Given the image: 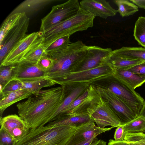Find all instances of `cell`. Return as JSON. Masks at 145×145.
Here are the masks:
<instances>
[{
  "label": "cell",
  "instance_id": "obj_15",
  "mask_svg": "<svg viewBox=\"0 0 145 145\" xmlns=\"http://www.w3.org/2000/svg\"><path fill=\"white\" fill-rule=\"evenodd\" d=\"M0 124L17 142L25 136L30 129L25 121L16 114L0 118Z\"/></svg>",
  "mask_w": 145,
  "mask_h": 145
},
{
  "label": "cell",
  "instance_id": "obj_11",
  "mask_svg": "<svg viewBox=\"0 0 145 145\" xmlns=\"http://www.w3.org/2000/svg\"><path fill=\"white\" fill-rule=\"evenodd\" d=\"M95 86L118 117L121 125H124L137 117L131 108L113 93L106 89Z\"/></svg>",
  "mask_w": 145,
  "mask_h": 145
},
{
  "label": "cell",
  "instance_id": "obj_25",
  "mask_svg": "<svg viewBox=\"0 0 145 145\" xmlns=\"http://www.w3.org/2000/svg\"><path fill=\"white\" fill-rule=\"evenodd\" d=\"M21 81L24 89L30 91L32 95L36 93L42 88L51 87L55 84L52 80L45 78L30 81Z\"/></svg>",
  "mask_w": 145,
  "mask_h": 145
},
{
  "label": "cell",
  "instance_id": "obj_30",
  "mask_svg": "<svg viewBox=\"0 0 145 145\" xmlns=\"http://www.w3.org/2000/svg\"><path fill=\"white\" fill-rule=\"evenodd\" d=\"M124 140L130 145H145V133L143 132L127 133Z\"/></svg>",
  "mask_w": 145,
  "mask_h": 145
},
{
  "label": "cell",
  "instance_id": "obj_24",
  "mask_svg": "<svg viewBox=\"0 0 145 145\" xmlns=\"http://www.w3.org/2000/svg\"><path fill=\"white\" fill-rule=\"evenodd\" d=\"M144 62L139 60L124 58L112 53L108 63L113 67L128 69Z\"/></svg>",
  "mask_w": 145,
  "mask_h": 145
},
{
  "label": "cell",
  "instance_id": "obj_20",
  "mask_svg": "<svg viewBox=\"0 0 145 145\" xmlns=\"http://www.w3.org/2000/svg\"><path fill=\"white\" fill-rule=\"evenodd\" d=\"M32 95L25 89L0 94V118L2 117L4 111L8 107L18 102L28 98Z\"/></svg>",
  "mask_w": 145,
  "mask_h": 145
},
{
  "label": "cell",
  "instance_id": "obj_38",
  "mask_svg": "<svg viewBox=\"0 0 145 145\" xmlns=\"http://www.w3.org/2000/svg\"><path fill=\"white\" fill-rule=\"evenodd\" d=\"M108 145H129V144L125 140L121 141H117L113 139H110L109 140Z\"/></svg>",
  "mask_w": 145,
  "mask_h": 145
},
{
  "label": "cell",
  "instance_id": "obj_6",
  "mask_svg": "<svg viewBox=\"0 0 145 145\" xmlns=\"http://www.w3.org/2000/svg\"><path fill=\"white\" fill-rule=\"evenodd\" d=\"M95 17L80 8L77 14L42 33L44 40L71 36L78 31L87 30L93 26Z\"/></svg>",
  "mask_w": 145,
  "mask_h": 145
},
{
  "label": "cell",
  "instance_id": "obj_8",
  "mask_svg": "<svg viewBox=\"0 0 145 145\" xmlns=\"http://www.w3.org/2000/svg\"><path fill=\"white\" fill-rule=\"evenodd\" d=\"M44 40L39 31L27 34L7 54L0 63V67L10 66L20 62L30 51Z\"/></svg>",
  "mask_w": 145,
  "mask_h": 145
},
{
  "label": "cell",
  "instance_id": "obj_21",
  "mask_svg": "<svg viewBox=\"0 0 145 145\" xmlns=\"http://www.w3.org/2000/svg\"><path fill=\"white\" fill-rule=\"evenodd\" d=\"M56 0H26L18 6L10 14L26 13L39 10Z\"/></svg>",
  "mask_w": 145,
  "mask_h": 145
},
{
  "label": "cell",
  "instance_id": "obj_43",
  "mask_svg": "<svg viewBox=\"0 0 145 145\" xmlns=\"http://www.w3.org/2000/svg\"><path fill=\"white\" fill-rule=\"evenodd\" d=\"M129 145H130L129 144Z\"/></svg>",
  "mask_w": 145,
  "mask_h": 145
},
{
  "label": "cell",
  "instance_id": "obj_34",
  "mask_svg": "<svg viewBox=\"0 0 145 145\" xmlns=\"http://www.w3.org/2000/svg\"><path fill=\"white\" fill-rule=\"evenodd\" d=\"M37 64L41 70L46 73L53 67L54 61L51 57L45 53L38 60Z\"/></svg>",
  "mask_w": 145,
  "mask_h": 145
},
{
  "label": "cell",
  "instance_id": "obj_7",
  "mask_svg": "<svg viewBox=\"0 0 145 145\" xmlns=\"http://www.w3.org/2000/svg\"><path fill=\"white\" fill-rule=\"evenodd\" d=\"M80 8L77 0H69L54 6L51 10L41 19L39 31L42 33L54 26L76 14Z\"/></svg>",
  "mask_w": 145,
  "mask_h": 145
},
{
  "label": "cell",
  "instance_id": "obj_35",
  "mask_svg": "<svg viewBox=\"0 0 145 145\" xmlns=\"http://www.w3.org/2000/svg\"><path fill=\"white\" fill-rule=\"evenodd\" d=\"M17 142L4 128L0 129V145H15Z\"/></svg>",
  "mask_w": 145,
  "mask_h": 145
},
{
  "label": "cell",
  "instance_id": "obj_13",
  "mask_svg": "<svg viewBox=\"0 0 145 145\" xmlns=\"http://www.w3.org/2000/svg\"><path fill=\"white\" fill-rule=\"evenodd\" d=\"M12 65L13 71L10 80L30 81L45 78L46 72L38 67L37 63L22 60Z\"/></svg>",
  "mask_w": 145,
  "mask_h": 145
},
{
  "label": "cell",
  "instance_id": "obj_26",
  "mask_svg": "<svg viewBox=\"0 0 145 145\" xmlns=\"http://www.w3.org/2000/svg\"><path fill=\"white\" fill-rule=\"evenodd\" d=\"M22 14V13L10 14L5 20L0 29V43L8 32L18 22Z\"/></svg>",
  "mask_w": 145,
  "mask_h": 145
},
{
  "label": "cell",
  "instance_id": "obj_39",
  "mask_svg": "<svg viewBox=\"0 0 145 145\" xmlns=\"http://www.w3.org/2000/svg\"><path fill=\"white\" fill-rule=\"evenodd\" d=\"M132 2L138 7L145 9V0H131Z\"/></svg>",
  "mask_w": 145,
  "mask_h": 145
},
{
  "label": "cell",
  "instance_id": "obj_23",
  "mask_svg": "<svg viewBox=\"0 0 145 145\" xmlns=\"http://www.w3.org/2000/svg\"><path fill=\"white\" fill-rule=\"evenodd\" d=\"M70 36L51 39L43 41V44L46 54L52 52L66 47L71 43Z\"/></svg>",
  "mask_w": 145,
  "mask_h": 145
},
{
  "label": "cell",
  "instance_id": "obj_40",
  "mask_svg": "<svg viewBox=\"0 0 145 145\" xmlns=\"http://www.w3.org/2000/svg\"><path fill=\"white\" fill-rule=\"evenodd\" d=\"M89 145H106V142L101 139L98 140L96 137Z\"/></svg>",
  "mask_w": 145,
  "mask_h": 145
},
{
  "label": "cell",
  "instance_id": "obj_18",
  "mask_svg": "<svg viewBox=\"0 0 145 145\" xmlns=\"http://www.w3.org/2000/svg\"><path fill=\"white\" fill-rule=\"evenodd\" d=\"M91 120H93L86 110L71 115H60L48 123L47 125L54 126L78 127Z\"/></svg>",
  "mask_w": 145,
  "mask_h": 145
},
{
  "label": "cell",
  "instance_id": "obj_19",
  "mask_svg": "<svg viewBox=\"0 0 145 145\" xmlns=\"http://www.w3.org/2000/svg\"><path fill=\"white\" fill-rule=\"evenodd\" d=\"M112 67L113 76L127 84L134 89L145 83V76L135 74L128 69Z\"/></svg>",
  "mask_w": 145,
  "mask_h": 145
},
{
  "label": "cell",
  "instance_id": "obj_12",
  "mask_svg": "<svg viewBox=\"0 0 145 145\" xmlns=\"http://www.w3.org/2000/svg\"><path fill=\"white\" fill-rule=\"evenodd\" d=\"M112 50L95 46H88L87 55L74 72L89 70L108 63Z\"/></svg>",
  "mask_w": 145,
  "mask_h": 145
},
{
  "label": "cell",
  "instance_id": "obj_33",
  "mask_svg": "<svg viewBox=\"0 0 145 145\" xmlns=\"http://www.w3.org/2000/svg\"><path fill=\"white\" fill-rule=\"evenodd\" d=\"M13 71L12 65L0 67V84L3 86L10 80Z\"/></svg>",
  "mask_w": 145,
  "mask_h": 145
},
{
  "label": "cell",
  "instance_id": "obj_41",
  "mask_svg": "<svg viewBox=\"0 0 145 145\" xmlns=\"http://www.w3.org/2000/svg\"><path fill=\"white\" fill-rule=\"evenodd\" d=\"M139 116H143L145 117V101L144 102Z\"/></svg>",
  "mask_w": 145,
  "mask_h": 145
},
{
  "label": "cell",
  "instance_id": "obj_27",
  "mask_svg": "<svg viewBox=\"0 0 145 145\" xmlns=\"http://www.w3.org/2000/svg\"><path fill=\"white\" fill-rule=\"evenodd\" d=\"M114 2L118 7V12L122 17L132 15L138 10L137 5L128 0H116Z\"/></svg>",
  "mask_w": 145,
  "mask_h": 145
},
{
  "label": "cell",
  "instance_id": "obj_29",
  "mask_svg": "<svg viewBox=\"0 0 145 145\" xmlns=\"http://www.w3.org/2000/svg\"><path fill=\"white\" fill-rule=\"evenodd\" d=\"M124 133L144 132L145 130V117L139 116L123 125Z\"/></svg>",
  "mask_w": 145,
  "mask_h": 145
},
{
  "label": "cell",
  "instance_id": "obj_10",
  "mask_svg": "<svg viewBox=\"0 0 145 145\" xmlns=\"http://www.w3.org/2000/svg\"><path fill=\"white\" fill-rule=\"evenodd\" d=\"M29 18L24 13L18 22L7 33L0 43V63L9 52L27 35Z\"/></svg>",
  "mask_w": 145,
  "mask_h": 145
},
{
  "label": "cell",
  "instance_id": "obj_36",
  "mask_svg": "<svg viewBox=\"0 0 145 145\" xmlns=\"http://www.w3.org/2000/svg\"><path fill=\"white\" fill-rule=\"evenodd\" d=\"M128 70L135 74L145 76V62L133 66Z\"/></svg>",
  "mask_w": 145,
  "mask_h": 145
},
{
  "label": "cell",
  "instance_id": "obj_16",
  "mask_svg": "<svg viewBox=\"0 0 145 145\" xmlns=\"http://www.w3.org/2000/svg\"><path fill=\"white\" fill-rule=\"evenodd\" d=\"M79 3L80 8L95 17L106 19L115 16L118 12L105 0H83Z\"/></svg>",
  "mask_w": 145,
  "mask_h": 145
},
{
  "label": "cell",
  "instance_id": "obj_22",
  "mask_svg": "<svg viewBox=\"0 0 145 145\" xmlns=\"http://www.w3.org/2000/svg\"><path fill=\"white\" fill-rule=\"evenodd\" d=\"M112 54L121 57L145 62V48L123 47L112 50Z\"/></svg>",
  "mask_w": 145,
  "mask_h": 145
},
{
  "label": "cell",
  "instance_id": "obj_17",
  "mask_svg": "<svg viewBox=\"0 0 145 145\" xmlns=\"http://www.w3.org/2000/svg\"><path fill=\"white\" fill-rule=\"evenodd\" d=\"M90 85L88 83L82 82L64 86L65 88V97L51 121L61 114L66 108L89 87Z\"/></svg>",
  "mask_w": 145,
  "mask_h": 145
},
{
  "label": "cell",
  "instance_id": "obj_42",
  "mask_svg": "<svg viewBox=\"0 0 145 145\" xmlns=\"http://www.w3.org/2000/svg\"><path fill=\"white\" fill-rule=\"evenodd\" d=\"M144 132V133H145V130L144 131V132Z\"/></svg>",
  "mask_w": 145,
  "mask_h": 145
},
{
  "label": "cell",
  "instance_id": "obj_3",
  "mask_svg": "<svg viewBox=\"0 0 145 145\" xmlns=\"http://www.w3.org/2000/svg\"><path fill=\"white\" fill-rule=\"evenodd\" d=\"M78 127L47 124L30 129L15 145H65Z\"/></svg>",
  "mask_w": 145,
  "mask_h": 145
},
{
  "label": "cell",
  "instance_id": "obj_2",
  "mask_svg": "<svg viewBox=\"0 0 145 145\" xmlns=\"http://www.w3.org/2000/svg\"><path fill=\"white\" fill-rule=\"evenodd\" d=\"M88 48V46L78 40L47 54L53 59L54 65L45 78L58 84L67 74L75 71L86 56Z\"/></svg>",
  "mask_w": 145,
  "mask_h": 145
},
{
  "label": "cell",
  "instance_id": "obj_5",
  "mask_svg": "<svg viewBox=\"0 0 145 145\" xmlns=\"http://www.w3.org/2000/svg\"><path fill=\"white\" fill-rule=\"evenodd\" d=\"M90 84L111 91L125 103L137 117L139 116L144 100L127 84L112 76Z\"/></svg>",
  "mask_w": 145,
  "mask_h": 145
},
{
  "label": "cell",
  "instance_id": "obj_28",
  "mask_svg": "<svg viewBox=\"0 0 145 145\" xmlns=\"http://www.w3.org/2000/svg\"><path fill=\"white\" fill-rule=\"evenodd\" d=\"M133 36L138 43L145 48V17H139L136 22Z\"/></svg>",
  "mask_w": 145,
  "mask_h": 145
},
{
  "label": "cell",
  "instance_id": "obj_32",
  "mask_svg": "<svg viewBox=\"0 0 145 145\" xmlns=\"http://www.w3.org/2000/svg\"><path fill=\"white\" fill-rule=\"evenodd\" d=\"M0 94L24 89L22 82L17 80H10L3 86L0 84Z\"/></svg>",
  "mask_w": 145,
  "mask_h": 145
},
{
  "label": "cell",
  "instance_id": "obj_9",
  "mask_svg": "<svg viewBox=\"0 0 145 145\" xmlns=\"http://www.w3.org/2000/svg\"><path fill=\"white\" fill-rule=\"evenodd\" d=\"M113 68L108 63L93 69L68 74L58 84L65 86L78 83L86 82L90 84L112 76Z\"/></svg>",
  "mask_w": 145,
  "mask_h": 145
},
{
  "label": "cell",
  "instance_id": "obj_14",
  "mask_svg": "<svg viewBox=\"0 0 145 145\" xmlns=\"http://www.w3.org/2000/svg\"><path fill=\"white\" fill-rule=\"evenodd\" d=\"M113 128H100L95 125L93 121L91 120L79 127L65 145H80Z\"/></svg>",
  "mask_w": 145,
  "mask_h": 145
},
{
  "label": "cell",
  "instance_id": "obj_1",
  "mask_svg": "<svg viewBox=\"0 0 145 145\" xmlns=\"http://www.w3.org/2000/svg\"><path fill=\"white\" fill-rule=\"evenodd\" d=\"M65 96L64 86L40 90L16 105L19 116L30 129L50 121Z\"/></svg>",
  "mask_w": 145,
  "mask_h": 145
},
{
  "label": "cell",
  "instance_id": "obj_4",
  "mask_svg": "<svg viewBox=\"0 0 145 145\" xmlns=\"http://www.w3.org/2000/svg\"><path fill=\"white\" fill-rule=\"evenodd\" d=\"M91 99L87 111L97 126L101 128L110 126L113 128L121 125V122L109 104L103 98L94 85L90 84Z\"/></svg>",
  "mask_w": 145,
  "mask_h": 145
},
{
  "label": "cell",
  "instance_id": "obj_31",
  "mask_svg": "<svg viewBox=\"0 0 145 145\" xmlns=\"http://www.w3.org/2000/svg\"><path fill=\"white\" fill-rule=\"evenodd\" d=\"M45 54L42 42L30 51L22 60L37 63L40 57Z\"/></svg>",
  "mask_w": 145,
  "mask_h": 145
},
{
  "label": "cell",
  "instance_id": "obj_37",
  "mask_svg": "<svg viewBox=\"0 0 145 145\" xmlns=\"http://www.w3.org/2000/svg\"><path fill=\"white\" fill-rule=\"evenodd\" d=\"M125 135L123 126L121 125L116 129L114 133V138L117 141H122L124 140Z\"/></svg>",
  "mask_w": 145,
  "mask_h": 145
}]
</instances>
